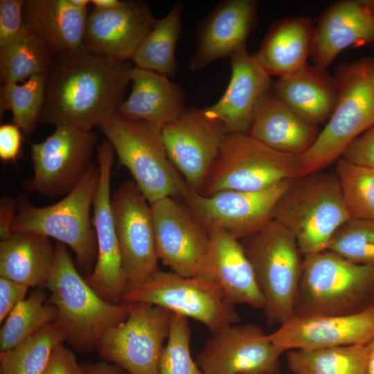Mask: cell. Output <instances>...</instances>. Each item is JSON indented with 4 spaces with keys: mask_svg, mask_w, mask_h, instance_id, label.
<instances>
[{
    "mask_svg": "<svg viewBox=\"0 0 374 374\" xmlns=\"http://www.w3.org/2000/svg\"><path fill=\"white\" fill-rule=\"evenodd\" d=\"M132 69L83 45L54 56L39 123L91 131L116 114Z\"/></svg>",
    "mask_w": 374,
    "mask_h": 374,
    "instance_id": "obj_1",
    "label": "cell"
},
{
    "mask_svg": "<svg viewBox=\"0 0 374 374\" xmlns=\"http://www.w3.org/2000/svg\"><path fill=\"white\" fill-rule=\"evenodd\" d=\"M55 258L46 285L57 310L55 323L66 341L80 352L96 350L102 336L125 321L130 304H114L99 296L81 276L66 245L55 244Z\"/></svg>",
    "mask_w": 374,
    "mask_h": 374,
    "instance_id": "obj_2",
    "label": "cell"
},
{
    "mask_svg": "<svg viewBox=\"0 0 374 374\" xmlns=\"http://www.w3.org/2000/svg\"><path fill=\"white\" fill-rule=\"evenodd\" d=\"M334 77L339 89L336 107L312 147L296 156L299 177L336 162L353 140L374 125V57L344 63Z\"/></svg>",
    "mask_w": 374,
    "mask_h": 374,
    "instance_id": "obj_3",
    "label": "cell"
},
{
    "mask_svg": "<svg viewBox=\"0 0 374 374\" xmlns=\"http://www.w3.org/2000/svg\"><path fill=\"white\" fill-rule=\"evenodd\" d=\"M100 168L91 163L77 186L57 203L37 207L28 196L16 197L17 214L11 232H33L69 247L78 271L90 274L97 258V239L91 217L98 187Z\"/></svg>",
    "mask_w": 374,
    "mask_h": 374,
    "instance_id": "obj_4",
    "label": "cell"
},
{
    "mask_svg": "<svg viewBox=\"0 0 374 374\" xmlns=\"http://www.w3.org/2000/svg\"><path fill=\"white\" fill-rule=\"evenodd\" d=\"M272 219L294 234L304 257L328 250L337 230L349 220L336 173L319 171L293 179Z\"/></svg>",
    "mask_w": 374,
    "mask_h": 374,
    "instance_id": "obj_5",
    "label": "cell"
},
{
    "mask_svg": "<svg viewBox=\"0 0 374 374\" xmlns=\"http://www.w3.org/2000/svg\"><path fill=\"white\" fill-rule=\"evenodd\" d=\"M98 127L150 204L168 197L181 199L188 186L167 154L161 127L117 114Z\"/></svg>",
    "mask_w": 374,
    "mask_h": 374,
    "instance_id": "obj_6",
    "label": "cell"
},
{
    "mask_svg": "<svg viewBox=\"0 0 374 374\" xmlns=\"http://www.w3.org/2000/svg\"><path fill=\"white\" fill-rule=\"evenodd\" d=\"M374 304V267L326 250L303 258L295 314H347Z\"/></svg>",
    "mask_w": 374,
    "mask_h": 374,
    "instance_id": "obj_7",
    "label": "cell"
},
{
    "mask_svg": "<svg viewBox=\"0 0 374 374\" xmlns=\"http://www.w3.org/2000/svg\"><path fill=\"white\" fill-rule=\"evenodd\" d=\"M242 243L264 299L269 324H282L295 314L302 274V253L294 234L271 219Z\"/></svg>",
    "mask_w": 374,
    "mask_h": 374,
    "instance_id": "obj_8",
    "label": "cell"
},
{
    "mask_svg": "<svg viewBox=\"0 0 374 374\" xmlns=\"http://www.w3.org/2000/svg\"><path fill=\"white\" fill-rule=\"evenodd\" d=\"M298 177L296 156L274 150L247 133H227L198 193L258 191Z\"/></svg>",
    "mask_w": 374,
    "mask_h": 374,
    "instance_id": "obj_9",
    "label": "cell"
},
{
    "mask_svg": "<svg viewBox=\"0 0 374 374\" xmlns=\"http://www.w3.org/2000/svg\"><path fill=\"white\" fill-rule=\"evenodd\" d=\"M122 302H143L193 319L212 333L238 323L235 306L226 300L219 284L203 274L186 277L161 269L125 293Z\"/></svg>",
    "mask_w": 374,
    "mask_h": 374,
    "instance_id": "obj_10",
    "label": "cell"
},
{
    "mask_svg": "<svg viewBox=\"0 0 374 374\" xmlns=\"http://www.w3.org/2000/svg\"><path fill=\"white\" fill-rule=\"evenodd\" d=\"M129 304L126 319L105 332L96 350L103 362L130 374H159L164 341L175 313L148 303Z\"/></svg>",
    "mask_w": 374,
    "mask_h": 374,
    "instance_id": "obj_11",
    "label": "cell"
},
{
    "mask_svg": "<svg viewBox=\"0 0 374 374\" xmlns=\"http://www.w3.org/2000/svg\"><path fill=\"white\" fill-rule=\"evenodd\" d=\"M96 141L91 131L56 126L44 141L31 144L34 172L24 181V188L49 198L66 195L91 165Z\"/></svg>",
    "mask_w": 374,
    "mask_h": 374,
    "instance_id": "obj_12",
    "label": "cell"
},
{
    "mask_svg": "<svg viewBox=\"0 0 374 374\" xmlns=\"http://www.w3.org/2000/svg\"><path fill=\"white\" fill-rule=\"evenodd\" d=\"M111 203L128 292L160 270L152 208L133 179L114 190Z\"/></svg>",
    "mask_w": 374,
    "mask_h": 374,
    "instance_id": "obj_13",
    "label": "cell"
},
{
    "mask_svg": "<svg viewBox=\"0 0 374 374\" xmlns=\"http://www.w3.org/2000/svg\"><path fill=\"white\" fill-rule=\"evenodd\" d=\"M292 180L258 191L227 190L204 196L188 187L181 200L208 229H222L240 240L272 219L274 209Z\"/></svg>",
    "mask_w": 374,
    "mask_h": 374,
    "instance_id": "obj_14",
    "label": "cell"
},
{
    "mask_svg": "<svg viewBox=\"0 0 374 374\" xmlns=\"http://www.w3.org/2000/svg\"><path fill=\"white\" fill-rule=\"evenodd\" d=\"M96 149L100 179L93 204L92 224L96 234L97 258L93 271L84 278L99 296L118 304L122 303L127 286L111 203L110 179L115 152L107 139Z\"/></svg>",
    "mask_w": 374,
    "mask_h": 374,
    "instance_id": "obj_15",
    "label": "cell"
},
{
    "mask_svg": "<svg viewBox=\"0 0 374 374\" xmlns=\"http://www.w3.org/2000/svg\"><path fill=\"white\" fill-rule=\"evenodd\" d=\"M159 260L179 275L200 274L211 244L210 231L179 199L150 204Z\"/></svg>",
    "mask_w": 374,
    "mask_h": 374,
    "instance_id": "obj_16",
    "label": "cell"
},
{
    "mask_svg": "<svg viewBox=\"0 0 374 374\" xmlns=\"http://www.w3.org/2000/svg\"><path fill=\"white\" fill-rule=\"evenodd\" d=\"M167 154L186 184L200 192L228 133L203 108L191 107L161 128Z\"/></svg>",
    "mask_w": 374,
    "mask_h": 374,
    "instance_id": "obj_17",
    "label": "cell"
},
{
    "mask_svg": "<svg viewBox=\"0 0 374 374\" xmlns=\"http://www.w3.org/2000/svg\"><path fill=\"white\" fill-rule=\"evenodd\" d=\"M283 352L253 324H231L212 333L195 362L204 374L278 372Z\"/></svg>",
    "mask_w": 374,
    "mask_h": 374,
    "instance_id": "obj_18",
    "label": "cell"
},
{
    "mask_svg": "<svg viewBox=\"0 0 374 374\" xmlns=\"http://www.w3.org/2000/svg\"><path fill=\"white\" fill-rule=\"evenodd\" d=\"M269 337L283 353L367 345L374 338V304L347 314H295Z\"/></svg>",
    "mask_w": 374,
    "mask_h": 374,
    "instance_id": "obj_19",
    "label": "cell"
},
{
    "mask_svg": "<svg viewBox=\"0 0 374 374\" xmlns=\"http://www.w3.org/2000/svg\"><path fill=\"white\" fill-rule=\"evenodd\" d=\"M156 21L143 1H122L110 10L94 8L87 16L82 45L95 54L129 62Z\"/></svg>",
    "mask_w": 374,
    "mask_h": 374,
    "instance_id": "obj_20",
    "label": "cell"
},
{
    "mask_svg": "<svg viewBox=\"0 0 374 374\" xmlns=\"http://www.w3.org/2000/svg\"><path fill=\"white\" fill-rule=\"evenodd\" d=\"M374 46V0H341L330 3L314 26L310 57L326 69L343 50Z\"/></svg>",
    "mask_w": 374,
    "mask_h": 374,
    "instance_id": "obj_21",
    "label": "cell"
},
{
    "mask_svg": "<svg viewBox=\"0 0 374 374\" xmlns=\"http://www.w3.org/2000/svg\"><path fill=\"white\" fill-rule=\"evenodd\" d=\"M258 4V0L219 2L197 26V46L189 69L201 70L244 47L256 24Z\"/></svg>",
    "mask_w": 374,
    "mask_h": 374,
    "instance_id": "obj_22",
    "label": "cell"
},
{
    "mask_svg": "<svg viewBox=\"0 0 374 374\" xmlns=\"http://www.w3.org/2000/svg\"><path fill=\"white\" fill-rule=\"evenodd\" d=\"M231 75L228 87L214 105L203 108L219 121L228 133H249L256 106L273 84L270 75L242 47L229 57Z\"/></svg>",
    "mask_w": 374,
    "mask_h": 374,
    "instance_id": "obj_23",
    "label": "cell"
},
{
    "mask_svg": "<svg viewBox=\"0 0 374 374\" xmlns=\"http://www.w3.org/2000/svg\"><path fill=\"white\" fill-rule=\"evenodd\" d=\"M211 244L199 274L214 279L231 305L262 309L264 299L240 240L222 229H211Z\"/></svg>",
    "mask_w": 374,
    "mask_h": 374,
    "instance_id": "obj_24",
    "label": "cell"
},
{
    "mask_svg": "<svg viewBox=\"0 0 374 374\" xmlns=\"http://www.w3.org/2000/svg\"><path fill=\"white\" fill-rule=\"evenodd\" d=\"M319 132L317 125L298 116L271 88L258 102L248 134L274 150L298 156L312 147Z\"/></svg>",
    "mask_w": 374,
    "mask_h": 374,
    "instance_id": "obj_25",
    "label": "cell"
},
{
    "mask_svg": "<svg viewBox=\"0 0 374 374\" xmlns=\"http://www.w3.org/2000/svg\"><path fill=\"white\" fill-rule=\"evenodd\" d=\"M272 89L298 116L317 126L330 119L339 96L334 75L314 64L278 78Z\"/></svg>",
    "mask_w": 374,
    "mask_h": 374,
    "instance_id": "obj_26",
    "label": "cell"
},
{
    "mask_svg": "<svg viewBox=\"0 0 374 374\" xmlns=\"http://www.w3.org/2000/svg\"><path fill=\"white\" fill-rule=\"evenodd\" d=\"M130 80L132 92L118 106L117 114L162 127L186 110V97L181 87L167 76L133 67Z\"/></svg>",
    "mask_w": 374,
    "mask_h": 374,
    "instance_id": "obj_27",
    "label": "cell"
},
{
    "mask_svg": "<svg viewBox=\"0 0 374 374\" xmlns=\"http://www.w3.org/2000/svg\"><path fill=\"white\" fill-rule=\"evenodd\" d=\"M314 26L305 16L288 17L270 26L258 52L254 54L266 72L279 78L307 64L311 55Z\"/></svg>",
    "mask_w": 374,
    "mask_h": 374,
    "instance_id": "obj_28",
    "label": "cell"
},
{
    "mask_svg": "<svg viewBox=\"0 0 374 374\" xmlns=\"http://www.w3.org/2000/svg\"><path fill=\"white\" fill-rule=\"evenodd\" d=\"M88 9L69 0H24V23L48 45L53 56L82 45Z\"/></svg>",
    "mask_w": 374,
    "mask_h": 374,
    "instance_id": "obj_29",
    "label": "cell"
},
{
    "mask_svg": "<svg viewBox=\"0 0 374 374\" xmlns=\"http://www.w3.org/2000/svg\"><path fill=\"white\" fill-rule=\"evenodd\" d=\"M48 237L16 232L0 242V276L30 287H46L55 258Z\"/></svg>",
    "mask_w": 374,
    "mask_h": 374,
    "instance_id": "obj_30",
    "label": "cell"
},
{
    "mask_svg": "<svg viewBox=\"0 0 374 374\" xmlns=\"http://www.w3.org/2000/svg\"><path fill=\"white\" fill-rule=\"evenodd\" d=\"M182 11V3H175L164 17L157 19L132 58L135 67L167 77L176 75L175 49L181 32Z\"/></svg>",
    "mask_w": 374,
    "mask_h": 374,
    "instance_id": "obj_31",
    "label": "cell"
},
{
    "mask_svg": "<svg viewBox=\"0 0 374 374\" xmlns=\"http://www.w3.org/2000/svg\"><path fill=\"white\" fill-rule=\"evenodd\" d=\"M53 57L46 43L24 24L16 37L0 47L1 83H17L47 73Z\"/></svg>",
    "mask_w": 374,
    "mask_h": 374,
    "instance_id": "obj_32",
    "label": "cell"
},
{
    "mask_svg": "<svg viewBox=\"0 0 374 374\" xmlns=\"http://www.w3.org/2000/svg\"><path fill=\"white\" fill-rule=\"evenodd\" d=\"M367 345L288 350L293 374H366Z\"/></svg>",
    "mask_w": 374,
    "mask_h": 374,
    "instance_id": "obj_33",
    "label": "cell"
},
{
    "mask_svg": "<svg viewBox=\"0 0 374 374\" xmlns=\"http://www.w3.org/2000/svg\"><path fill=\"white\" fill-rule=\"evenodd\" d=\"M64 341L55 323L46 325L17 346L0 353V373L42 374L54 348Z\"/></svg>",
    "mask_w": 374,
    "mask_h": 374,
    "instance_id": "obj_34",
    "label": "cell"
},
{
    "mask_svg": "<svg viewBox=\"0 0 374 374\" xmlns=\"http://www.w3.org/2000/svg\"><path fill=\"white\" fill-rule=\"evenodd\" d=\"M46 299V292L38 289L12 310L0 330V353L13 348L55 321L56 308Z\"/></svg>",
    "mask_w": 374,
    "mask_h": 374,
    "instance_id": "obj_35",
    "label": "cell"
},
{
    "mask_svg": "<svg viewBox=\"0 0 374 374\" xmlns=\"http://www.w3.org/2000/svg\"><path fill=\"white\" fill-rule=\"evenodd\" d=\"M46 73L33 75L21 84H4L1 87V114L5 109L12 113V123L28 137L36 130L43 108Z\"/></svg>",
    "mask_w": 374,
    "mask_h": 374,
    "instance_id": "obj_36",
    "label": "cell"
},
{
    "mask_svg": "<svg viewBox=\"0 0 374 374\" xmlns=\"http://www.w3.org/2000/svg\"><path fill=\"white\" fill-rule=\"evenodd\" d=\"M349 219L374 220V169L340 157L335 172Z\"/></svg>",
    "mask_w": 374,
    "mask_h": 374,
    "instance_id": "obj_37",
    "label": "cell"
},
{
    "mask_svg": "<svg viewBox=\"0 0 374 374\" xmlns=\"http://www.w3.org/2000/svg\"><path fill=\"white\" fill-rule=\"evenodd\" d=\"M328 250L354 263L374 267V220L349 219L337 230Z\"/></svg>",
    "mask_w": 374,
    "mask_h": 374,
    "instance_id": "obj_38",
    "label": "cell"
},
{
    "mask_svg": "<svg viewBox=\"0 0 374 374\" xmlns=\"http://www.w3.org/2000/svg\"><path fill=\"white\" fill-rule=\"evenodd\" d=\"M190 337L188 318L174 314L160 359L159 374H204L192 358Z\"/></svg>",
    "mask_w": 374,
    "mask_h": 374,
    "instance_id": "obj_39",
    "label": "cell"
},
{
    "mask_svg": "<svg viewBox=\"0 0 374 374\" xmlns=\"http://www.w3.org/2000/svg\"><path fill=\"white\" fill-rule=\"evenodd\" d=\"M24 0L0 1V47L10 42L24 27Z\"/></svg>",
    "mask_w": 374,
    "mask_h": 374,
    "instance_id": "obj_40",
    "label": "cell"
},
{
    "mask_svg": "<svg viewBox=\"0 0 374 374\" xmlns=\"http://www.w3.org/2000/svg\"><path fill=\"white\" fill-rule=\"evenodd\" d=\"M341 157L353 164L374 169V125L353 140Z\"/></svg>",
    "mask_w": 374,
    "mask_h": 374,
    "instance_id": "obj_41",
    "label": "cell"
},
{
    "mask_svg": "<svg viewBox=\"0 0 374 374\" xmlns=\"http://www.w3.org/2000/svg\"><path fill=\"white\" fill-rule=\"evenodd\" d=\"M42 374H83V371L75 354L62 343L54 348Z\"/></svg>",
    "mask_w": 374,
    "mask_h": 374,
    "instance_id": "obj_42",
    "label": "cell"
},
{
    "mask_svg": "<svg viewBox=\"0 0 374 374\" xmlns=\"http://www.w3.org/2000/svg\"><path fill=\"white\" fill-rule=\"evenodd\" d=\"M28 287L0 276V323L12 310L26 299Z\"/></svg>",
    "mask_w": 374,
    "mask_h": 374,
    "instance_id": "obj_43",
    "label": "cell"
},
{
    "mask_svg": "<svg viewBox=\"0 0 374 374\" xmlns=\"http://www.w3.org/2000/svg\"><path fill=\"white\" fill-rule=\"evenodd\" d=\"M21 130L13 123L0 127V158L3 162L15 161L21 152Z\"/></svg>",
    "mask_w": 374,
    "mask_h": 374,
    "instance_id": "obj_44",
    "label": "cell"
},
{
    "mask_svg": "<svg viewBox=\"0 0 374 374\" xmlns=\"http://www.w3.org/2000/svg\"><path fill=\"white\" fill-rule=\"evenodd\" d=\"M17 214L16 198L3 197L0 201L1 240L12 235L11 226Z\"/></svg>",
    "mask_w": 374,
    "mask_h": 374,
    "instance_id": "obj_45",
    "label": "cell"
},
{
    "mask_svg": "<svg viewBox=\"0 0 374 374\" xmlns=\"http://www.w3.org/2000/svg\"><path fill=\"white\" fill-rule=\"evenodd\" d=\"M83 374H130L119 366L105 362L81 364Z\"/></svg>",
    "mask_w": 374,
    "mask_h": 374,
    "instance_id": "obj_46",
    "label": "cell"
},
{
    "mask_svg": "<svg viewBox=\"0 0 374 374\" xmlns=\"http://www.w3.org/2000/svg\"><path fill=\"white\" fill-rule=\"evenodd\" d=\"M122 1L118 0H90L94 8L102 10H110L118 7Z\"/></svg>",
    "mask_w": 374,
    "mask_h": 374,
    "instance_id": "obj_47",
    "label": "cell"
},
{
    "mask_svg": "<svg viewBox=\"0 0 374 374\" xmlns=\"http://www.w3.org/2000/svg\"><path fill=\"white\" fill-rule=\"evenodd\" d=\"M71 5L80 10L88 9L87 5L90 0H69Z\"/></svg>",
    "mask_w": 374,
    "mask_h": 374,
    "instance_id": "obj_48",
    "label": "cell"
},
{
    "mask_svg": "<svg viewBox=\"0 0 374 374\" xmlns=\"http://www.w3.org/2000/svg\"><path fill=\"white\" fill-rule=\"evenodd\" d=\"M366 374H374V353H368Z\"/></svg>",
    "mask_w": 374,
    "mask_h": 374,
    "instance_id": "obj_49",
    "label": "cell"
},
{
    "mask_svg": "<svg viewBox=\"0 0 374 374\" xmlns=\"http://www.w3.org/2000/svg\"><path fill=\"white\" fill-rule=\"evenodd\" d=\"M368 353H374V338L367 344Z\"/></svg>",
    "mask_w": 374,
    "mask_h": 374,
    "instance_id": "obj_50",
    "label": "cell"
},
{
    "mask_svg": "<svg viewBox=\"0 0 374 374\" xmlns=\"http://www.w3.org/2000/svg\"><path fill=\"white\" fill-rule=\"evenodd\" d=\"M256 374H286V373H280L279 372H274V373H256Z\"/></svg>",
    "mask_w": 374,
    "mask_h": 374,
    "instance_id": "obj_51",
    "label": "cell"
}]
</instances>
